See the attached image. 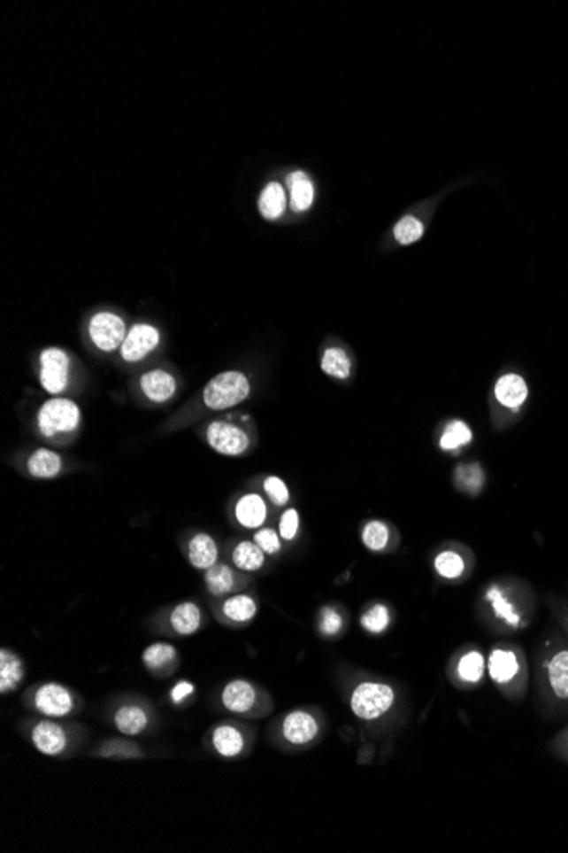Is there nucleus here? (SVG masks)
I'll list each match as a JSON object with an SVG mask.
<instances>
[{"mask_svg":"<svg viewBox=\"0 0 568 853\" xmlns=\"http://www.w3.org/2000/svg\"><path fill=\"white\" fill-rule=\"evenodd\" d=\"M540 690L548 701L568 705V646L548 640L538 664Z\"/></svg>","mask_w":568,"mask_h":853,"instance_id":"f257e3e1","label":"nucleus"},{"mask_svg":"<svg viewBox=\"0 0 568 853\" xmlns=\"http://www.w3.org/2000/svg\"><path fill=\"white\" fill-rule=\"evenodd\" d=\"M36 421L38 431L44 439L53 443H64L65 439L75 437V433L79 431L82 413L73 400L55 397L44 402L42 409L38 411Z\"/></svg>","mask_w":568,"mask_h":853,"instance_id":"f03ea898","label":"nucleus"},{"mask_svg":"<svg viewBox=\"0 0 568 853\" xmlns=\"http://www.w3.org/2000/svg\"><path fill=\"white\" fill-rule=\"evenodd\" d=\"M250 394V382L242 372H223L208 382L203 392L204 406L211 411H225L243 402Z\"/></svg>","mask_w":568,"mask_h":853,"instance_id":"7ed1b4c3","label":"nucleus"},{"mask_svg":"<svg viewBox=\"0 0 568 853\" xmlns=\"http://www.w3.org/2000/svg\"><path fill=\"white\" fill-rule=\"evenodd\" d=\"M243 419L245 417H225L210 423L206 430L208 445L226 457H241L247 454L252 445V433L242 424Z\"/></svg>","mask_w":568,"mask_h":853,"instance_id":"20e7f679","label":"nucleus"},{"mask_svg":"<svg viewBox=\"0 0 568 853\" xmlns=\"http://www.w3.org/2000/svg\"><path fill=\"white\" fill-rule=\"evenodd\" d=\"M395 703V692L390 685L378 681L359 683L350 697V709L356 717L374 721L385 716Z\"/></svg>","mask_w":568,"mask_h":853,"instance_id":"39448f33","label":"nucleus"},{"mask_svg":"<svg viewBox=\"0 0 568 853\" xmlns=\"http://www.w3.org/2000/svg\"><path fill=\"white\" fill-rule=\"evenodd\" d=\"M525 671L523 657L512 648H495L488 656V675L503 688H523Z\"/></svg>","mask_w":568,"mask_h":853,"instance_id":"423d86ee","label":"nucleus"},{"mask_svg":"<svg viewBox=\"0 0 568 853\" xmlns=\"http://www.w3.org/2000/svg\"><path fill=\"white\" fill-rule=\"evenodd\" d=\"M127 334L128 330L125 321L111 312H99L88 322V336L94 346H97L101 351L118 350L123 345Z\"/></svg>","mask_w":568,"mask_h":853,"instance_id":"0eeeda50","label":"nucleus"},{"mask_svg":"<svg viewBox=\"0 0 568 853\" xmlns=\"http://www.w3.org/2000/svg\"><path fill=\"white\" fill-rule=\"evenodd\" d=\"M40 382L48 394H62L68 387L70 358L60 348H48L40 356Z\"/></svg>","mask_w":568,"mask_h":853,"instance_id":"6e6552de","label":"nucleus"},{"mask_svg":"<svg viewBox=\"0 0 568 853\" xmlns=\"http://www.w3.org/2000/svg\"><path fill=\"white\" fill-rule=\"evenodd\" d=\"M160 343V332L158 329L153 328L150 324H134L123 345H121V356L125 361L134 363L149 356Z\"/></svg>","mask_w":568,"mask_h":853,"instance_id":"1a4fd4ad","label":"nucleus"},{"mask_svg":"<svg viewBox=\"0 0 568 853\" xmlns=\"http://www.w3.org/2000/svg\"><path fill=\"white\" fill-rule=\"evenodd\" d=\"M36 709L46 717H64L73 709V699L64 685L46 683L35 695Z\"/></svg>","mask_w":568,"mask_h":853,"instance_id":"9d476101","label":"nucleus"},{"mask_svg":"<svg viewBox=\"0 0 568 853\" xmlns=\"http://www.w3.org/2000/svg\"><path fill=\"white\" fill-rule=\"evenodd\" d=\"M494 397L507 411L519 413L529 397V387L521 375L507 373L497 380L494 387Z\"/></svg>","mask_w":568,"mask_h":853,"instance_id":"9b49d317","label":"nucleus"},{"mask_svg":"<svg viewBox=\"0 0 568 853\" xmlns=\"http://www.w3.org/2000/svg\"><path fill=\"white\" fill-rule=\"evenodd\" d=\"M319 734V722L305 710H295L283 721V736L288 743L306 744Z\"/></svg>","mask_w":568,"mask_h":853,"instance_id":"f8f14e48","label":"nucleus"},{"mask_svg":"<svg viewBox=\"0 0 568 853\" xmlns=\"http://www.w3.org/2000/svg\"><path fill=\"white\" fill-rule=\"evenodd\" d=\"M31 741L38 751L48 756H57L66 748V733L55 722L43 721L35 725Z\"/></svg>","mask_w":568,"mask_h":853,"instance_id":"ddd939ff","label":"nucleus"},{"mask_svg":"<svg viewBox=\"0 0 568 853\" xmlns=\"http://www.w3.org/2000/svg\"><path fill=\"white\" fill-rule=\"evenodd\" d=\"M256 702H257V690L243 679L230 681L221 692V703L225 705V709L235 714L250 712Z\"/></svg>","mask_w":568,"mask_h":853,"instance_id":"4468645a","label":"nucleus"},{"mask_svg":"<svg viewBox=\"0 0 568 853\" xmlns=\"http://www.w3.org/2000/svg\"><path fill=\"white\" fill-rule=\"evenodd\" d=\"M140 389L149 400L162 404L174 397L177 382L174 375L165 370H152L140 378Z\"/></svg>","mask_w":568,"mask_h":853,"instance_id":"2eb2a0df","label":"nucleus"},{"mask_svg":"<svg viewBox=\"0 0 568 853\" xmlns=\"http://www.w3.org/2000/svg\"><path fill=\"white\" fill-rule=\"evenodd\" d=\"M235 518L245 528H259L267 518V506L259 494H245L235 504Z\"/></svg>","mask_w":568,"mask_h":853,"instance_id":"dca6fc26","label":"nucleus"},{"mask_svg":"<svg viewBox=\"0 0 568 853\" xmlns=\"http://www.w3.org/2000/svg\"><path fill=\"white\" fill-rule=\"evenodd\" d=\"M472 441H473L472 428L461 419H453L446 423V426L439 435V448L448 454H458Z\"/></svg>","mask_w":568,"mask_h":853,"instance_id":"f3484780","label":"nucleus"},{"mask_svg":"<svg viewBox=\"0 0 568 853\" xmlns=\"http://www.w3.org/2000/svg\"><path fill=\"white\" fill-rule=\"evenodd\" d=\"M62 457L48 448H38L27 459V472L36 479H53L62 472Z\"/></svg>","mask_w":568,"mask_h":853,"instance_id":"a211bd4d","label":"nucleus"},{"mask_svg":"<svg viewBox=\"0 0 568 853\" xmlns=\"http://www.w3.org/2000/svg\"><path fill=\"white\" fill-rule=\"evenodd\" d=\"M188 555L195 568L206 570L217 564V559H219L217 542L208 533H197L188 546Z\"/></svg>","mask_w":568,"mask_h":853,"instance_id":"6ab92c4d","label":"nucleus"},{"mask_svg":"<svg viewBox=\"0 0 568 853\" xmlns=\"http://www.w3.org/2000/svg\"><path fill=\"white\" fill-rule=\"evenodd\" d=\"M286 184L289 188L291 206L295 212H305L313 205L315 190L308 175L302 171H295L286 177Z\"/></svg>","mask_w":568,"mask_h":853,"instance_id":"aec40b11","label":"nucleus"},{"mask_svg":"<svg viewBox=\"0 0 568 853\" xmlns=\"http://www.w3.org/2000/svg\"><path fill=\"white\" fill-rule=\"evenodd\" d=\"M114 725L127 736H136L149 725V714L140 705H125L114 714Z\"/></svg>","mask_w":568,"mask_h":853,"instance_id":"412c9836","label":"nucleus"},{"mask_svg":"<svg viewBox=\"0 0 568 853\" xmlns=\"http://www.w3.org/2000/svg\"><path fill=\"white\" fill-rule=\"evenodd\" d=\"M213 746L215 749L219 751L221 756L225 758H234L237 755H241L243 751V746H245V740H243V734L237 727L230 725V724H223V725H219L215 731H213Z\"/></svg>","mask_w":568,"mask_h":853,"instance_id":"4be33fe9","label":"nucleus"},{"mask_svg":"<svg viewBox=\"0 0 568 853\" xmlns=\"http://www.w3.org/2000/svg\"><path fill=\"white\" fill-rule=\"evenodd\" d=\"M24 679V666L21 659L9 653L7 649H2L0 653V692L9 694L18 688V685Z\"/></svg>","mask_w":568,"mask_h":853,"instance_id":"5701e85b","label":"nucleus"},{"mask_svg":"<svg viewBox=\"0 0 568 853\" xmlns=\"http://www.w3.org/2000/svg\"><path fill=\"white\" fill-rule=\"evenodd\" d=\"M171 625L177 634L191 635L201 627V610L196 603L184 601L171 613Z\"/></svg>","mask_w":568,"mask_h":853,"instance_id":"b1692460","label":"nucleus"},{"mask_svg":"<svg viewBox=\"0 0 568 853\" xmlns=\"http://www.w3.org/2000/svg\"><path fill=\"white\" fill-rule=\"evenodd\" d=\"M286 210V193L280 182H269L259 198V212L265 220H278Z\"/></svg>","mask_w":568,"mask_h":853,"instance_id":"393cba45","label":"nucleus"},{"mask_svg":"<svg viewBox=\"0 0 568 853\" xmlns=\"http://www.w3.org/2000/svg\"><path fill=\"white\" fill-rule=\"evenodd\" d=\"M235 581H237V574L234 572V569L226 566V564L217 562L215 566L206 569V574H204L206 588L215 596L230 593L235 586Z\"/></svg>","mask_w":568,"mask_h":853,"instance_id":"a878e982","label":"nucleus"},{"mask_svg":"<svg viewBox=\"0 0 568 853\" xmlns=\"http://www.w3.org/2000/svg\"><path fill=\"white\" fill-rule=\"evenodd\" d=\"M455 482L463 492L466 494H479L485 485V472L480 463H463L457 467Z\"/></svg>","mask_w":568,"mask_h":853,"instance_id":"bb28decb","label":"nucleus"},{"mask_svg":"<svg viewBox=\"0 0 568 853\" xmlns=\"http://www.w3.org/2000/svg\"><path fill=\"white\" fill-rule=\"evenodd\" d=\"M257 613V603L252 596L249 594H235V596H230L225 603H223V615L226 618H230L232 622H249L250 618H254Z\"/></svg>","mask_w":568,"mask_h":853,"instance_id":"cd10ccee","label":"nucleus"},{"mask_svg":"<svg viewBox=\"0 0 568 853\" xmlns=\"http://www.w3.org/2000/svg\"><path fill=\"white\" fill-rule=\"evenodd\" d=\"M264 557L265 554L263 548L259 547L256 542H247V540H243L234 548V554H232L234 564L242 570H249V572L263 568Z\"/></svg>","mask_w":568,"mask_h":853,"instance_id":"c85d7f7f","label":"nucleus"},{"mask_svg":"<svg viewBox=\"0 0 568 853\" xmlns=\"http://www.w3.org/2000/svg\"><path fill=\"white\" fill-rule=\"evenodd\" d=\"M320 367L324 373L328 376L346 380L350 375V358L349 354L341 348H328L322 356Z\"/></svg>","mask_w":568,"mask_h":853,"instance_id":"c756f323","label":"nucleus"},{"mask_svg":"<svg viewBox=\"0 0 568 853\" xmlns=\"http://www.w3.org/2000/svg\"><path fill=\"white\" fill-rule=\"evenodd\" d=\"M459 679L470 685L479 683L485 675V657L479 651H470L464 656L459 657L457 668Z\"/></svg>","mask_w":568,"mask_h":853,"instance_id":"7c9ffc66","label":"nucleus"},{"mask_svg":"<svg viewBox=\"0 0 568 853\" xmlns=\"http://www.w3.org/2000/svg\"><path fill=\"white\" fill-rule=\"evenodd\" d=\"M464 559L459 552L455 550H442L434 559V569L437 574L444 579H458L464 572Z\"/></svg>","mask_w":568,"mask_h":853,"instance_id":"2f4dec72","label":"nucleus"},{"mask_svg":"<svg viewBox=\"0 0 568 853\" xmlns=\"http://www.w3.org/2000/svg\"><path fill=\"white\" fill-rule=\"evenodd\" d=\"M361 540L372 552H381V550L387 548L388 542H390V528L387 526V523L378 522V520L368 522L366 526L363 528Z\"/></svg>","mask_w":568,"mask_h":853,"instance_id":"473e14b6","label":"nucleus"},{"mask_svg":"<svg viewBox=\"0 0 568 853\" xmlns=\"http://www.w3.org/2000/svg\"><path fill=\"white\" fill-rule=\"evenodd\" d=\"M175 659L174 646L167 642H157L152 644L145 653H143V664L150 671H160L165 666H169Z\"/></svg>","mask_w":568,"mask_h":853,"instance_id":"72a5a7b5","label":"nucleus"},{"mask_svg":"<svg viewBox=\"0 0 568 853\" xmlns=\"http://www.w3.org/2000/svg\"><path fill=\"white\" fill-rule=\"evenodd\" d=\"M487 598H488V601L492 603V609H494L495 615H497L499 618H503L505 624H509L510 627H518V625L521 624L519 613L516 612L514 605L505 598L503 590H499V588L494 586V588H490L488 593H487Z\"/></svg>","mask_w":568,"mask_h":853,"instance_id":"f704fd0d","label":"nucleus"},{"mask_svg":"<svg viewBox=\"0 0 568 853\" xmlns=\"http://www.w3.org/2000/svg\"><path fill=\"white\" fill-rule=\"evenodd\" d=\"M361 625L370 634H381L390 625V610L381 603L372 605V609L361 616Z\"/></svg>","mask_w":568,"mask_h":853,"instance_id":"c9c22d12","label":"nucleus"},{"mask_svg":"<svg viewBox=\"0 0 568 853\" xmlns=\"http://www.w3.org/2000/svg\"><path fill=\"white\" fill-rule=\"evenodd\" d=\"M394 236L402 245L414 244L424 236V225L416 217H403L395 225Z\"/></svg>","mask_w":568,"mask_h":853,"instance_id":"e433bc0d","label":"nucleus"},{"mask_svg":"<svg viewBox=\"0 0 568 853\" xmlns=\"http://www.w3.org/2000/svg\"><path fill=\"white\" fill-rule=\"evenodd\" d=\"M264 491L265 494L269 496V500L272 501V504L276 506H284V504L289 501V491H288V485L284 484L283 479L280 477H267L264 481Z\"/></svg>","mask_w":568,"mask_h":853,"instance_id":"4c0bfd02","label":"nucleus"},{"mask_svg":"<svg viewBox=\"0 0 568 853\" xmlns=\"http://www.w3.org/2000/svg\"><path fill=\"white\" fill-rule=\"evenodd\" d=\"M254 542L263 548L264 554H269V555H274L281 550V535L272 528L259 530L254 537Z\"/></svg>","mask_w":568,"mask_h":853,"instance_id":"58836bf2","label":"nucleus"},{"mask_svg":"<svg viewBox=\"0 0 568 853\" xmlns=\"http://www.w3.org/2000/svg\"><path fill=\"white\" fill-rule=\"evenodd\" d=\"M298 530H300V515L295 508L291 509H286L280 520V535L281 539L286 540V542H291L296 539L298 535Z\"/></svg>","mask_w":568,"mask_h":853,"instance_id":"ea45409f","label":"nucleus"},{"mask_svg":"<svg viewBox=\"0 0 568 853\" xmlns=\"http://www.w3.org/2000/svg\"><path fill=\"white\" fill-rule=\"evenodd\" d=\"M320 631L322 634L335 635L342 631V616L334 607H326L320 613Z\"/></svg>","mask_w":568,"mask_h":853,"instance_id":"a19ab883","label":"nucleus"},{"mask_svg":"<svg viewBox=\"0 0 568 853\" xmlns=\"http://www.w3.org/2000/svg\"><path fill=\"white\" fill-rule=\"evenodd\" d=\"M549 609L553 610V615L556 616L558 624L562 625V629L565 631L568 634V603L560 600V598H555V600H549Z\"/></svg>","mask_w":568,"mask_h":853,"instance_id":"79ce46f5","label":"nucleus"},{"mask_svg":"<svg viewBox=\"0 0 568 853\" xmlns=\"http://www.w3.org/2000/svg\"><path fill=\"white\" fill-rule=\"evenodd\" d=\"M134 753H138L136 748L127 743H112L103 749V756H136Z\"/></svg>","mask_w":568,"mask_h":853,"instance_id":"37998d69","label":"nucleus"},{"mask_svg":"<svg viewBox=\"0 0 568 853\" xmlns=\"http://www.w3.org/2000/svg\"><path fill=\"white\" fill-rule=\"evenodd\" d=\"M193 692H195V686H193L191 683H188V681H180V683H177V685H175L174 690H173V694H171V697H173V701H174L175 703H179V702L184 701L186 697H189Z\"/></svg>","mask_w":568,"mask_h":853,"instance_id":"c03bdc74","label":"nucleus"},{"mask_svg":"<svg viewBox=\"0 0 568 853\" xmlns=\"http://www.w3.org/2000/svg\"><path fill=\"white\" fill-rule=\"evenodd\" d=\"M558 744H560V749L568 755V729L558 738Z\"/></svg>","mask_w":568,"mask_h":853,"instance_id":"a18cd8bd","label":"nucleus"}]
</instances>
